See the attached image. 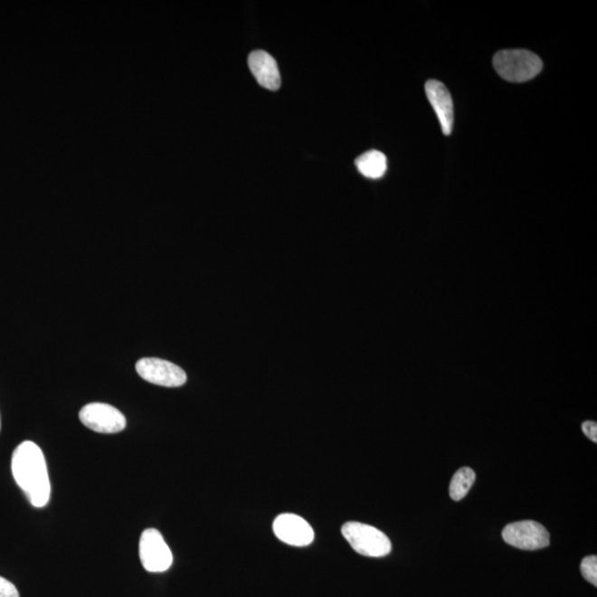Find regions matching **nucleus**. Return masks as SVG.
<instances>
[{
    "label": "nucleus",
    "instance_id": "12",
    "mask_svg": "<svg viewBox=\"0 0 597 597\" xmlns=\"http://www.w3.org/2000/svg\"><path fill=\"white\" fill-rule=\"evenodd\" d=\"M476 480L475 471L471 468L462 467L456 471L450 481V495L452 500L464 499Z\"/></svg>",
    "mask_w": 597,
    "mask_h": 597
},
{
    "label": "nucleus",
    "instance_id": "8",
    "mask_svg": "<svg viewBox=\"0 0 597 597\" xmlns=\"http://www.w3.org/2000/svg\"><path fill=\"white\" fill-rule=\"evenodd\" d=\"M272 527L278 539L289 545L307 546L315 540V531L300 516L293 514L278 516L273 521Z\"/></svg>",
    "mask_w": 597,
    "mask_h": 597
},
{
    "label": "nucleus",
    "instance_id": "5",
    "mask_svg": "<svg viewBox=\"0 0 597 597\" xmlns=\"http://www.w3.org/2000/svg\"><path fill=\"white\" fill-rule=\"evenodd\" d=\"M82 424L100 434H117L126 430L127 418L118 408L104 403H90L79 412Z\"/></svg>",
    "mask_w": 597,
    "mask_h": 597
},
{
    "label": "nucleus",
    "instance_id": "10",
    "mask_svg": "<svg viewBox=\"0 0 597 597\" xmlns=\"http://www.w3.org/2000/svg\"><path fill=\"white\" fill-rule=\"evenodd\" d=\"M249 68L261 87L277 91L281 86L280 72L275 58L262 50H256L248 58Z\"/></svg>",
    "mask_w": 597,
    "mask_h": 597
},
{
    "label": "nucleus",
    "instance_id": "14",
    "mask_svg": "<svg viewBox=\"0 0 597 597\" xmlns=\"http://www.w3.org/2000/svg\"><path fill=\"white\" fill-rule=\"evenodd\" d=\"M0 597H19L17 587L2 576H0Z\"/></svg>",
    "mask_w": 597,
    "mask_h": 597
},
{
    "label": "nucleus",
    "instance_id": "2",
    "mask_svg": "<svg viewBox=\"0 0 597 597\" xmlns=\"http://www.w3.org/2000/svg\"><path fill=\"white\" fill-rule=\"evenodd\" d=\"M494 68L507 81L526 82L542 71L544 62L535 53L527 50H502L495 54Z\"/></svg>",
    "mask_w": 597,
    "mask_h": 597
},
{
    "label": "nucleus",
    "instance_id": "7",
    "mask_svg": "<svg viewBox=\"0 0 597 597\" xmlns=\"http://www.w3.org/2000/svg\"><path fill=\"white\" fill-rule=\"evenodd\" d=\"M137 372L144 381L164 387L185 384L187 375L182 367L156 357H144L137 363Z\"/></svg>",
    "mask_w": 597,
    "mask_h": 597
},
{
    "label": "nucleus",
    "instance_id": "9",
    "mask_svg": "<svg viewBox=\"0 0 597 597\" xmlns=\"http://www.w3.org/2000/svg\"><path fill=\"white\" fill-rule=\"evenodd\" d=\"M428 101L431 104L440 119L441 131L446 137L450 136L454 128V103L444 83L430 80L425 84Z\"/></svg>",
    "mask_w": 597,
    "mask_h": 597
},
{
    "label": "nucleus",
    "instance_id": "11",
    "mask_svg": "<svg viewBox=\"0 0 597 597\" xmlns=\"http://www.w3.org/2000/svg\"><path fill=\"white\" fill-rule=\"evenodd\" d=\"M358 172L363 176L372 179L384 176L387 169V159L380 151H370L362 154L355 161Z\"/></svg>",
    "mask_w": 597,
    "mask_h": 597
},
{
    "label": "nucleus",
    "instance_id": "4",
    "mask_svg": "<svg viewBox=\"0 0 597 597\" xmlns=\"http://www.w3.org/2000/svg\"><path fill=\"white\" fill-rule=\"evenodd\" d=\"M139 560L144 569L151 573H161L172 566L173 554L161 532L156 529L143 531L139 539Z\"/></svg>",
    "mask_w": 597,
    "mask_h": 597
},
{
    "label": "nucleus",
    "instance_id": "15",
    "mask_svg": "<svg viewBox=\"0 0 597 597\" xmlns=\"http://www.w3.org/2000/svg\"><path fill=\"white\" fill-rule=\"evenodd\" d=\"M582 431H583L586 437L593 442H597V425L595 422H585L582 424Z\"/></svg>",
    "mask_w": 597,
    "mask_h": 597
},
{
    "label": "nucleus",
    "instance_id": "13",
    "mask_svg": "<svg viewBox=\"0 0 597 597\" xmlns=\"http://www.w3.org/2000/svg\"><path fill=\"white\" fill-rule=\"evenodd\" d=\"M581 572L586 581L597 586V557L595 555L587 556L582 561Z\"/></svg>",
    "mask_w": 597,
    "mask_h": 597
},
{
    "label": "nucleus",
    "instance_id": "6",
    "mask_svg": "<svg viewBox=\"0 0 597 597\" xmlns=\"http://www.w3.org/2000/svg\"><path fill=\"white\" fill-rule=\"evenodd\" d=\"M507 545L516 549L535 551L550 545V534L539 522L526 520L507 525L502 531Z\"/></svg>",
    "mask_w": 597,
    "mask_h": 597
},
{
    "label": "nucleus",
    "instance_id": "1",
    "mask_svg": "<svg viewBox=\"0 0 597 597\" xmlns=\"http://www.w3.org/2000/svg\"><path fill=\"white\" fill-rule=\"evenodd\" d=\"M12 471L14 480L32 506L43 507L48 505L52 486L46 458L37 444L27 441L14 450Z\"/></svg>",
    "mask_w": 597,
    "mask_h": 597
},
{
    "label": "nucleus",
    "instance_id": "3",
    "mask_svg": "<svg viewBox=\"0 0 597 597\" xmlns=\"http://www.w3.org/2000/svg\"><path fill=\"white\" fill-rule=\"evenodd\" d=\"M342 535L358 554L383 557L391 554L392 544L388 536L376 527L350 521L342 526Z\"/></svg>",
    "mask_w": 597,
    "mask_h": 597
}]
</instances>
